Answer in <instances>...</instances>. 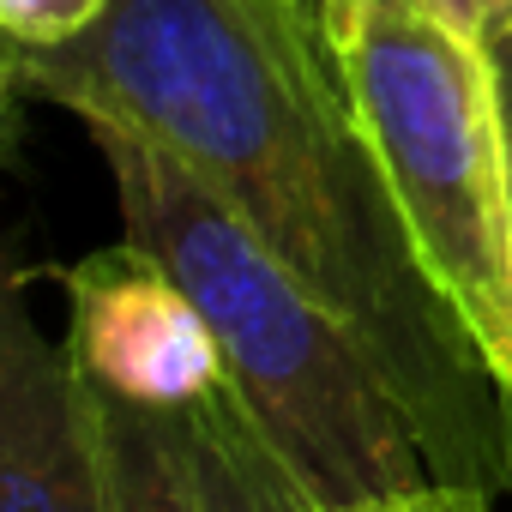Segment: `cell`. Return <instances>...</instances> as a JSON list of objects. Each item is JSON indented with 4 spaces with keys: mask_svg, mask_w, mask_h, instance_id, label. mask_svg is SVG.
I'll return each mask as SVG.
<instances>
[{
    "mask_svg": "<svg viewBox=\"0 0 512 512\" xmlns=\"http://www.w3.org/2000/svg\"><path fill=\"white\" fill-rule=\"evenodd\" d=\"M422 7H434L452 31H464V37H476V43H482L488 25L512 19V0H422Z\"/></svg>",
    "mask_w": 512,
    "mask_h": 512,
    "instance_id": "cell-11",
    "label": "cell"
},
{
    "mask_svg": "<svg viewBox=\"0 0 512 512\" xmlns=\"http://www.w3.org/2000/svg\"><path fill=\"white\" fill-rule=\"evenodd\" d=\"M181 428L193 446L205 512H290L296 506V482L284 476L278 452L260 440V428L247 422L229 386L181 410Z\"/></svg>",
    "mask_w": 512,
    "mask_h": 512,
    "instance_id": "cell-6",
    "label": "cell"
},
{
    "mask_svg": "<svg viewBox=\"0 0 512 512\" xmlns=\"http://www.w3.org/2000/svg\"><path fill=\"white\" fill-rule=\"evenodd\" d=\"M103 13V0H0V37L13 43H61Z\"/></svg>",
    "mask_w": 512,
    "mask_h": 512,
    "instance_id": "cell-8",
    "label": "cell"
},
{
    "mask_svg": "<svg viewBox=\"0 0 512 512\" xmlns=\"http://www.w3.org/2000/svg\"><path fill=\"white\" fill-rule=\"evenodd\" d=\"M326 13L422 260L512 392V169L488 55L422 0H326Z\"/></svg>",
    "mask_w": 512,
    "mask_h": 512,
    "instance_id": "cell-3",
    "label": "cell"
},
{
    "mask_svg": "<svg viewBox=\"0 0 512 512\" xmlns=\"http://www.w3.org/2000/svg\"><path fill=\"white\" fill-rule=\"evenodd\" d=\"M61 284H67V356L97 392L181 416L229 386L205 314L145 247L133 241L103 247L73 272H61Z\"/></svg>",
    "mask_w": 512,
    "mask_h": 512,
    "instance_id": "cell-4",
    "label": "cell"
},
{
    "mask_svg": "<svg viewBox=\"0 0 512 512\" xmlns=\"http://www.w3.org/2000/svg\"><path fill=\"white\" fill-rule=\"evenodd\" d=\"M0 61L169 145L362 338L434 476L512 494V392L398 211L326 0H103L61 43L0 37Z\"/></svg>",
    "mask_w": 512,
    "mask_h": 512,
    "instance_id": "cell-1",
    "label": "cell"
},
{
    "mask_svg": "<svg viewBox=\"0 0 512 512\" xmlns=\"http://www.w3.org/2000/svg\"><path fill=\"white\" fill-rule=\"evenodd\" d=\"M127 241L193 296L247 422L308 506H362L440 482L362 338L253 235L169 145L79 109Z\"/></svg>",
    "mask_w": 512,
    "mask_h": 512,
    "instance_id": "cell-2",
    "label": "cell"
},
{
    "mask_svg": "<svg viewBox=\"0 0 512 512\" xmlns=\"http://www.w3.org/2000/svg\"><path fill=\"white\" fill-rule=\"evenodd\" d=\"M97 416H103V446H109V476H115L121 512H205L181 416L139 410L109 392H97Z\"/></svg>",
    "mask_w": 512,
    "mask_h": 512,
    "instance_id": "cell-7",
    "label": "cell"
},
{
    "mask_svg": "<svg viewBox=\"0 0 512 512\" xmlns=\"http://www.w3.org/2000/svg\"><path fill=\"white\" fill-rule=\"evenodd\" d=\"M482 55L494 73V109H500V139H506V169H512V19L482 31Z\"/></svg>",
    "mask_w": 512,
    "mask_h": 512,
    "instance_id": "cell-10",
    "label": "cell"
},
{
    "mask_svg": "<svg viewBox=\"0 0 512 512\" xmlns=\"http://www.w3.org/2000/svg\"><path fill=\"white\" fill-rule=\"evenodd\" d=\"M290 512H494V494L464 488V482H422L410 494H386V500H362V506H308L296 494Z\"/></svg>",
    "mask_w": 512,
    "mask_h": 512,
    "instance_id": "cell-9",
    "label": "cell"
},
{
    "mask_svg": "<svg viewBox=\"0 0 512 512\" xmlns=\"http://www.w3.org/2000/svg\"><path fill=\"white\" fill-rule=\"evenodd\" d=\"M13 109H19V79L7 73V61H0V151L13 139Z\"/></svg>",
    "mask_w": 512,
    "mask_h": 512,
    "instance_id": "cell-12",
    "label": "cell"
},
{
    "mask_svg": "<svg viewBox=\"0 0 512 512\" xmlns=\"http://www.w3.org/2000/svg\"><path fill=\"white\" fill-rule=\"evenodd\" d=\"M0 512H121L97 392L55 344L0 247Z\"/></svg>",
    "mask_w": 512,
    "mask_h": 512,
    "instance_id": "cell-5",
    "label": "cell"
}]
</instances>
